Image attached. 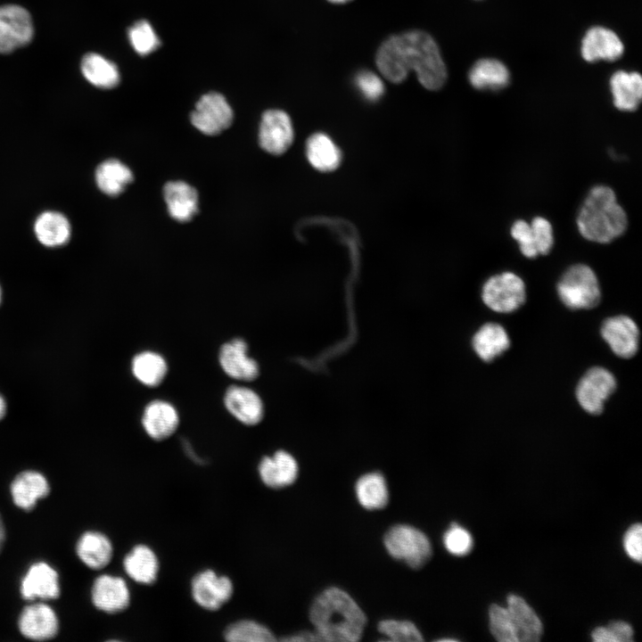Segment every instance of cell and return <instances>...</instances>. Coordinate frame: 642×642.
<instances>
[{"label": "cell", "mask_w": 642, "mask_h": 642, "mask_svg": "<svg viewBox=\"0 0 642 642\" xmlns=\"http://www.w3.org/2000/svg\"><path fill=\"white\" fill-rule=\"evenodd\" d=\"M380 73L392 83H401L410 70L429 90L441 88L448 78L447 68L435 40L422 30H409L386 38L375 54Z\"/></svg>", "instance_id": "1"}, {"label": "cell", "mask_w": 642, "mask_h": 642, "mask_svg": "<svg viewBox=\"0 0 642 642\" xmlns=\"http://www.w3.org/2000/svg\"><path fill=\"white\" fill-rule=\"evenodd\" d=\"M309 618L321 641L356 642L366 618L353 598L338 588H329L314 601Z\"/></svg>", "instance_id": "2"}, {"label": "cell", "mask_w": 642, "mask_h": 642, "mask_svg": "<svg viewBox=\"0 0 642 642\" xmlns=\"http://www.w3.org/2000/svg\"><path fill=\"white\" fill-rule=\"evenodd\" d=\"M577 226L587 240L607 243L625 232L628 218L613 189L597 185L590 190L580 209Z\"/></svg>", "instance_id": "3"}, {"label": "cell", "mask_w": 642, "mask_h": 642, "mask_svg": "<svg viewBox=\"0 0 642 642\" xmlns=\"http://www.w3.org/2000/svg\"><path fill=\"white\" fill-rule=\"evenodd\" d=\"M561 301L571 309H589L600 301L601 291L597 275L585 264L570 267L557 283Z\"/></svg>", "instance_id": "4"}, {"label": "cell", "mask_w": 642, "mask_h": 642, "mask_svg": "<svg viewBox=\"0 0 642 642\" xmlns=\"http://www.w3.org/2000/svg\"><path fill=\"white\" fill-rule=\"evenodd\" d=\"M384 545L391 556L405 561L412 568L421 567L432 555L425 534L409 525L391 528L384 536Z\"/></svg>", "instance_id": "5"}, {"label": "cell", "mask_w": 642, "mask_h": 642, "mask_svg": "<svg viewBox=\"0 0 642 642\" xmlns=\"http://www.w3.org/2000/svg\"><path fill=\"white\" fill-rule=\"evenodd\" d=\"M484 304L498 313H511L526 300L523 279L513 272H503L490 277L482 286Z\"/></svg>", "instance_id": "6"}, {"label": "cell", "mask_w": 642, "mask_h": 642, "mask_svg": "<svg viewBox=\"0 0 642 642\" xmlns=\"http://www.w3.org/2000/svg\"><path fill=\"white\" fill-rule=\"evenodd\" d=\"M613 374L601 366L588 369L579 381L575 394L580 406L588 414L599 415L605 400L614 392Z\"/></svg>", "instance_id": "7"}, {"label": "cell", "mask_w": 642, "mask_h": 642, "mask_svg": "<svg viewBox=\"0 0 642 642\" xmlns=\"http://www.w3.org/2000/svg\"><path fill=\"white\" fill-rule=\"evenodd\" d=\"M34 35L29 12L16 4L0 6V54H9L28 45Z\"/></svg>", "instance_id": "8"}, {"label": "cell", "mask_w": 642, "mask_h": 642, "mask_svg": "<svg viewBox=\"0 0 642 642\" xmlns=\"http://www.w3.org/2000/svg\"><path fill=\"white\" fill-rule=\"evenodd\" d=\"M233 111L226 98L216 92L202 96L191 114L192 124L202 134L215 136L229 128Z\"/></svg>", "instance_id": "9"}, {"label": "cell", "mask_w": 642, "mask_h": 642, "mask_svg": "<svg viewBox=\"0 0 642 642\" xmlns=\"http://www.w3.org/2000/svg\"><path fill=\"white\" fill-rule=\"evenodd\" d=\"M511 235L517 241L522 253L531 259L547 254L554 244L552 226L542 217L534 218L531 224L524 220L515 221L511 227Z\"/></svg>", "instance_id": "10"}, {"label": "cell", "mask_w": 642, "mask_h": 642, "mask_svg": "<svg viewBox=\"0 0 642 642\" xmlns=\"http://www.w3.org/2000/svg\"><path fill=\"white\" fill-rule=\"evenodd\" d=\"M191 587L194 601L209 611L219 609L229 601L234 592L231 580L227 576H218L212 570L196 574Z\"/></svg>", "instance_id": "11"}, {"label": "cell", "mask_w": 642, "mask_h": 642, "mask_svg": "<svg viewBox=\"0 0 642 642\" xmlns=\"http://www.w3.org/2000/svg\"><path fill=\"white\" fill-rule=\"evenodd\" d=\"M600 333L616 356L630 358L637 353L639 330L630 317L618 315L606 318L601 325Z\"/></svg>", "instance_id": "12"}, {"label": "cell", "mask_w": 642, "mask_h": 642, "mask_svg": "<svg viewBox=\"0 0 642 642\" xmlns=\"http://www.w3.org/2000/svg\"><path fill=\"white\" fill-rule=\"evenodd\" d=\"M292 139L293 128L286 112L268 110L263 113L259 131V141L263 150L281 154L290 147Z\"/></svg>", "instance_id": "13"}, {"label": "cell", "mask_w": 642, "mask_h": 642, "mask_svg": "<svg viewBox=\"0 0 642 642\" xmlns=\"http://www.w3.org/2000/svg\"><path fill=\"white\" fill-rule=\"evenodd\" d=\"M624 45L613 30L600 26L590 28L581 41L582 58L594 62L598 60L613 62L621 57Z\"/></svg>", "instance_id": "14"}, {"label": "cell", "mask_w": 642, "mask_h": 642, "mask_svg": "<svg viewBox=\"0 0 642 642\" xmlns=\"http://www.w3.org/2000/svg\"><path fill=\"white\" fill-rule=\"evenodd\" d=\"M247 343L241 338H235L221 346L218 360L228 376L245 382L253 381L259 376V365L247 355Z\"/></svg>", "instance_id": "15"}, {"label": "cell", "mask_w": 642, "mask_h": 642, "mask_svg": "<svg viewBox=\"0 0 642 642\" xmlns=\"http://www.w3.org/2000/svg\"><path fill=\"white\" fill-rule=\"evenodd\" d=\"M18 626L21 633L32 640H47L58 632V618L47 605L37 603L26 606L21 613Z\"/></svg>", "instance_id": "16"}, {"label": "cell", "mask_w": 642, "mask_h": 642, "mask_svg": "<svg viewBox=\"0 0 642 642\" xmlns=\"http://www.w3.org/2000/svg\"><path fill=\"white\" fill-rule=\"evenodd\" d=\"M92 602L105 613H116L125 610L130 601V593L126 581L109 574L99 576L92 587Z\"/></svg>", "instance_id": "17"}, {"label": "cell", "mask_w": 642, "mask_h": 642, "mask_svg": "<svg viewBox=\"0 0 642 642\" xmlns=\"http://www.w3.org/2000/svg\"><path fill=\"white\" fill-rule=\"evenodd\" d=\"M227 411L246 425L258 424L264 416V405L260 397L251 389L232 385L224 396Z\"/></svg>", "instance_id": "18"}, {"label": "cell", "mask_w": 642, "mask_h": 642, "mask_svg": "<svg viewBox=\"0 0 642 642\" xmlns=\"http://www.w3.org/2000/svg\"><path fill=\"white\" fill-rule=\"evenodd\" d=\"M21 594L27 600L57 598L60 595L58 573L46 563L32 564L21 580Z\"/></svg>", "instance_id": "19"}, {"label": "cell", "mask_w": 642, "mask_h": 642, "mask_svg": "<svg viewBox=\"0 0 642 642\" xmlns=\"http://www.w3.org/2000/svg\"><path fill=\"white\" fill-rule=\"evenodd\" d=\"M142 424L152 439L163 440L176 432L179 424V417L177 411L170 403L156 399L145 407Z\"/></svg>", "instance_id": "20"}, {"label": "cell", "mask_w": 642, "mask_h": 642, "mask_svg": "<svg viewBox=\"0 0 642 642\" xmlns=\"http://www.w3.org/2000/svg\"><path fill=\"white\" fill-rule=\"evenodd\" d=\"M259 473L265 485L278 489L293 483L298 475V465L291 454L278 450L272 457L261 459Z\"/></svg>", "instance_id": "21"}, {"label": "cell", "mask_w": 642, "mask_h": 642, "mask_svg": "<svg viewBox=\"0 0 642 642\" xmlns=\"http://www.w3.org/2000/svg\"><path fill=\"white\" fill-rule=\"evenodd\" d=\"M506 609L509 613L517 641H539L543 633L541 621L525 600L516 595H509Z\"/></svg>", "instance_id": "22"}, {"label": "cell", "mask_w": 642, "mask_h": 642, "mask_svg": "<svg viewBox=\"0 0 642 642\" xmlns=\"http://www.w3.org/2000/svg\"><path fill=\"white\" fill-rule=\"evenodd\" d=\"M11 495L14 504L26 511L31 510L38 499L49 494V483L45 477L36 471L19 473L11 483Z\"/></svg>", "instance_id": "23"}, {"label": "cell", "mask_w": 642, "mask_h": 642, "mask_svg": "<svg viewBox=\"0 0 642 642\" xmlns=\"http://www.w3.org/2000/svg\"><path fill=\"white\" fill-rule=\"evenodd\" d=\"M163 193L168 211L177 221H189L197 213L198 194L190 185L183 181L169 182Z\"/></svg>", "instance_id": "24"}, {"label": "cell", "mask_w": 642, "mask_h": 642, "mask_svg": "<svg viewBox=\"0 0 642 642\" xmlns=\"http://www.w3.org/2000/svg\"><path fill=\"white\" fill-rule=\"evenodd\" d=\"M614 106L622 111H634L642 98V78L639 73L618 70L610 78Z\"/></svg>", "instance_id": "25"}, {"label": "cell", "mask_w": 642, "mask_h": 642, "mask_svg": "<svg viewBox=\"0 0 642 642\" xmlns=\"http://www.w3.org/2000/svg\"><path fill=\"white\" fill-rule=\"evenodd\" d=\"M472 346L482 361L491 362L508 350L510 339L502 325L490 322L474 333Z\"/></svg>", "instance_id": "26"}, {"label": "cell", "mask_w": 642, "mask_h": 642, "mask_svg": "<svg viewBox=\"0 0 642 642\" xmlns=\"http://www.w3.org/2000/svg\"><path fill=\"white\" fill-rule=\"evenodd\" d=\"M470 84L478 90H500L507 86L510 73L500 61L483 58L477 61L468 73Z\"/></svg>", "instance_id": "27"}, {"label": "cell", "mask_w": 642, "mask_h": 642, "mask_svg": "<svg viewBox=\"0 0 642 642\" xmlns=\"http://www.w3.org/2000/svg\"><path fill=\"white\" fill-rule=\"evenodd\" d=\"M123 567L133 580L150 585L157 579L159 561L151 547L138 544L125 556Z\"/></svg>", "instance_id": "28"}, {"label": "cell", "mask_w": 642, "mask_h": 642, "mask_svg": "<svg viewBox=\"0 0 642 642\" xmlns=\"http://www.w3.org/2000/svg\"><path fill=\"white\" fill-rule=\"evenodd\" d=\"M79 559L89 568L102 569L112 557V545L104 534L99 531H86L77 543Z\"/></svg>", "instance_id": "29"}, {"label": "cell", "mask_w": 642, "mask_h": 642, "mask_svg": "<svg viewBox=\"0 0 642 642\" xmlns=\"http://www.w3.org/2000/svg\"><path fill=\"white\" fill-rule=\"evenodd\" d=\"M34 230L38 241L47 247L63 245L70 236L68 219L56 211H45L38 216Z\"/></svg>", "instance_id": "30"}, {"label": "cell", "mask_w": 642, "mask_h": 642, "mask_svg": "<svg viewBox=\"0 0 642 642\" xmlns=\"http://www.w3.org/2000/svg\"><path fill=\"white\" fill-rule=\"evenodd\" d=\"M81 71L86 80L100 88H112L119 83L120 76L115 63L98 54L90 53L83 57Z\"/></svg>", "instance_id": "31"}, {"label": "cell", "mask_w": 642, "mask_h": 642, "mask_svg": "<svg viewBox=\"0 0 642 642\" xmlns=\"http://www.w3.org/2000/svg\"><path fill=\"white\" fill-rule=\"evenodd\" d=\"M310 164L319 171L334 170L341 163L342 154L332 139L325 134L312 135L306 147Z\"/></svg>", "instance_id": "32"}, {"label": "cell", "mask_w": 642, "mask_h": 642, "mask_svg": "<svg viewBox=\"0 0 642 642\" xmlns=\"http://www.w3.org/2000/svg\"><path fill=\"white\" fill-rule=\"evenodd\" d=\"M133 180L129 168L117 160L101 163L95 171V181L99 189L111 196L119 194Z\"/></svg>", "instance_id": "33"}, {"label": "cell", "mask_w": 642, "mask_h": 642, "mask_svg": "<svg viewBox=\"0 0 642 642\" xmlns=\"http://www.w3.org/2000/svg\"><path fill=\"white\" fill-rule=\"evenodd\" d=\"M131 369L134 376L144 385L156 387L164 380L168 366L165 359L153 351H143L132 360Z\"/></svg>", "instance_id": "34"}, {"label": "cell", "mask_w": 642, "mask_h": 642, "mask_svg": "<svg viewBox=\"0 0 642 642\" xmlns=\"http://www.w3.org/2000/svg\"><path fill=\"white\" fill-rule=\"evenodd\" d=\"M356 494L360 505L366 509H380L388 502L386 482L379 473L361 476L356 483Z\"/></svg>", "instance_id": "35"}, {"label": "cell", "mask_w": 642, "mask_h": 642, "mask_svg": "<svg viewBox=\"0 0 642 642\" xmlns=\"http://www.w3.org/2000/svg\"><path fill=\"white\" fill-rule=\"evenodd\" d=\"M230 642L275 641L274 634L264 625L251 620H242L230 624L224 632Z\"/></svg>", "instance_id": "36"}, {"label": "cell", "mask_w": 642, "mask_h": 642, "mask_svg": "<svg viewBox=\"0 0 642 642\" xmlns=\"http://www.w3.org/2000/svg\"><path fill=\"white\" fill-rule=\"evenodd\" d=\"M128 38L135 51L140 55L149 54L160 44L151 24L144 20L136 21L129 28Z\"/></svg>", "instance_id": "37"}, {"label": "cell", "mask_w": 642, "mask_h": 642, "mask_svg": "<svg viewBox=\"0 0 642 642\" xmlns=\"http://www.w3.org/2000/svg\"><path fill=\"white\" fill-rule=\"evenodd\" d=\"M490 630L499 642H518L506 607L492 605L489 610Z\"/></svg>", "instance_id": "38"}, {"label": "cell", "mask_w": 642, "mask_h": 642, "mask_svg": "<svg viewBox=\"0 0 642 642\" xmlns=\"http://www.w3.org/2000/svg\"><path fill=\"white\" fill-rule=\"evenodd\" d=\"M378 629L391 641L419 642L424 638L416 625L408 621L383 620Z\"/></svg>", "instance_id": "39"}, {"label": "cell", "mask_w": 642, "mask_h": 642, "mask_svg": "<svg viewBox=\"0 0 642 642\" xmlns=\"http://www.w3.org/2000/svg\"><path fill=\"white\" fill-rule=\"evenodd\" d=\"M447 550L456 556L467 554L473 547L471 534L457 523H453L443 537Z\"/></svg>", "instance_id": "40"}, {"label": "cell", "mask_w": 642, "mask_h": 642, "mask_svg": "<svg viewBox=\"0 0 642 642\" xmlns=\"http://www.w3.org/2000/svg\"><path fill=\"white\" fill-rule=\"evenodd\" d=\"M355 83L360 93L369 101L378 100L384 93L382 79L372 71H359L355 77Z\"/></svg>", "instance_id": "41"}, {"label": "cell", "mask_w": 642, "mask_h": 642, "mask_svg": "<svg viewBox=\"0 0 642 642\" xmlns=\"http://www.w3.org/2000/svg\"><path fill=\"white\" fill-rule=\"evenodd\" d=\"M623 546L628 556L635 561L642 558V527L640 523L633 524L626 531Z\"/></svg>", "instance_id": "42"}, {"label": "cell", "mask_w": 642, "mask_h": 642, "mask_svg": "<svg viewBox=\"0 0 642 642\" xmlns=\"http://www.w3.org/2000/svg\"><path fill=\"white\" fill-rule=\"evenodd\" d=\"M613 642H630L632 641L633 630L631 626L622 621L611 622L607 627Z\"/></svg>", "instance_id": "43"}, {"label": "cell", "mask_w": 642, "mask_h": 642, "mask_svg": "<svg viewBox=\"0 0 642 642\" xmlns=\"http://www.w3.org/2000/svg\"><path fill=\"white\" fill-rule=\"evenodd\" d=\"M284 641H321L317 632L304 631L288 638H284Z\"/></svg>", "instance_id": "44"}, {"label": "cell", "mask_w": 642, "mask_h": 642, "mask_svg": "<svg viewBox=\"0 0 642 642\" xmlns=\"http://www.w3.org/2000/svg\"><path fill=\"white\" fill-rule=\"evenodd\" d=\"M592 639L596 642H613V637L606 627H597L592 632Z\"/></svg>", "instance_id": "45"}, {"label": "cell", "mask_w": 642, "mask_h": 642, "mask_svg": "<svg viewBox=\"0 0 642 642\" xmlns=\"http://www.w3.org/2000/svg\"><path fill=\"white\" fill-rule=\"evenodd\" d=\"M4 539H5V529H4V525L3 520L1 518V515H0V551L4 543Z\"/></svg>", "instance_id": "46"}, {"label": "cell", "mask_w": 642, "mask_h": 642, "mask_svg": "<svg viewBox=\"0 0 642 642\" xmlns=\"http://www.w3.org/2000/svg\"><path fill=\"white\" fill-rule=\"evenodd\" d=\"M6 412V404L4 398L0 395V419H2Z\"/></svg>", "instance_id": "47"}, {"label": "cell", "mask_w": 642, "mask_h": 642, "mask_svg": "<svg viewBox=\"0 0 642 642\" xmlns=\"http://www.w3.org/2000/svg\"><path fill=\"white\" fill-rule=\"evenodd\" d=\"M328 1L331 3H333V4H344V3H347L351 0H328Z\"/></svg>", "instance_id": "48"}, {"label": "cell", "mask_w": 642, "mask_h": 642, "mask_svg": "<svg viewBox=\"0 0 642 642\" xmlns=\"http://www.w3.org/2000/svg\"><path fill=\"white\" fill-rule=\"evenodd\" d=\"M0 302H1V288H0Z\"/></svg>", "instance_id": "49"}]
</instances>
